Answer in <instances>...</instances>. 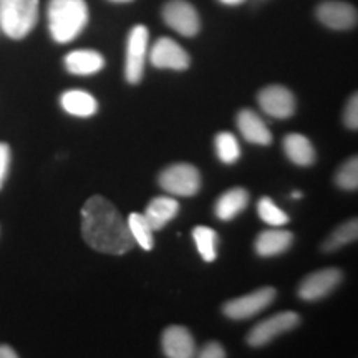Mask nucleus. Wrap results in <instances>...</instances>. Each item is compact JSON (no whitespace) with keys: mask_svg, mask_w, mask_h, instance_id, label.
<instances>
[{"mask_svg":"<svg viewBox=\"0 0 358 358\" xmlns=\"http://www.w3.org/2000/svg\"><path fill=\"white\" fill-rule=\"evenodd\" d=\"M216 153L224 164H234L241 158V146L232 133H219L216 136Z\"/></svg>","mask_w":358,"mask_h":358,"instance_id":"nucleus-24","label":"nucleus"},{"mask_svg":"<svg viewBox=\"0 0 358 358\" xmlns=\"http://www.w3.org/2000/svg\"><path fill=\"white\" fill-rule=\"evenodd\" d=\"M128 221V227L129 232H131V237L134 241V244L140 245L141 249L145 250H151L155 248V236H153V227L150 226L148 219L145 217V214H138L133 213L129 214Z\"/></svg>","mask_w":358,"mask_h":358,"instance_id":"nucleus-21","label":"nucleus"},{"mask_svg":"<svg viewBox=\"0 0 358 358\" xmlns=\"http://www.w3.org/2000/svg\"><path fill=\"white\" fill-rule=\"evenodd\" d=\"M343 122H345V127L348 129H353V131H355V129L358 128V96H357V93L347 103L345 113H343Z\"/></svg>","mask_w":358,"mask_h":358,"instance_id":"nucleus-27","label":"nucleus"},{"mask_svg":"<svg viewBox=\"0 0 358 358\" xmlns=\"http://www.w3.org/2000/svg\"><path fill=\"white\" fill-rule=\"evenodd\" d=\"M249 204V192L244 187H232V189L226 191L216 201V208L214 213L221 221H231L236 216L248 208Z\"/></svg>","mask_w":358,"mask_h":358,"instance_id":"nucleus-19","label":"nucleus"},{"mask_svg":"<svg viewBox=\"0 0 358 358\" xmlns=\"http://www.w3.org/2000/svg\"><path fill=\"white\" fill-rule=\"evenodd\" d=\"M8 168H10V148L7 143L0 141V189L8 176Z\"/></svg>","mask_w":358,"mask_h":358,"instance_id":"nucleus-28","label":"nucleus"},{"mask_svg":"<svg viewBox=\"0 0 358 358\" xmlns=\"http://www.w3.org/2000/svg\"><path fill=\"white\" fill-rule=\"evenodd\" d=\"M38 10V0H0V29L8 38H25L37 25Z\"/></svg>","mask_w":358,"mask_h":358,"instance_id":"nucleus-3","label":"nucleus"},{"mask_svg":"<svg viewBox=\"0 0 358 358\" xmlns=\"http://www.w3.org/2000/svg\"><path fill=\"white\" fill-rule=\"evenodd\" d=\"M151 65L161 70H176L182 71L189 69L191 58L181 45L174 42L173 38L163 37L153 45L150 53Z\"/></svg>","mask_w":358,"mask_h":358,"instance_id":"nucleus-11","label":"nucleus"},{"mask_svg":"<svg viewBox=\"0 0 358 358\" xmlns=\"http://www.w3.org/2000/svg\"><path fill=\"white\" fill-rule=\"evenodd\" d=\"M257 214L264 222L272 227H282L289 222V216L275 206L271 198H262L257 204Z\"/></svg>","mask_w":358,"mask_h":358,"instance_id":"nucleus-25","label":"nucleus"},{"mask_svg":"<svg viewBox=\"0 0 358 358\" xmlns=\"http://www.w3.org/2000/svg\"><path fill=\"white\" fill-rule=\"evenodd\" d=\"M48 30L57 43H70L88 25L85 0H50L47 7Z\"/></svg>","mask_w":358,"mask_h":358,"instance_id":"nucleus-2","label":"nucleus"},{"mask_svg":"<svg viewBox=\"0 0 358 358\" xmlns=\"http://www.w3.org/2000/svg\"><path fill=\"white\" fill-rule=\"evenodd\" d=\"M179 213V203L176 199L169 198V196H158L148 204L145 217L150 222V226L153 227V231L163 229L171 219L176 217Z\"/></svg>","mask_w":358,"mask_h":358,"instance_id":"nucleus-20","label":"nucleus"},{"mask_svg":"<svg viewBox=\"0 0 358 358\" xmlns=\"http://www.w3.org/2000/svg\"><path fill=\"white\" fill-rule=\"evenodd\" d=\"M237 128L245 141L252 145L267 146L272 143V133L264 120L252 110H241L237 113Z\"/></svg>","mask_w":358,"mask_h":358,"instance_id":"nucleus-14","label":"nucleus"},{"mask_svg":"<svg viewBox=\"0 0 358 358\" xmlns=\"http://www.w3.org/2000/svg\"><path fill=\"white\" fill-rule=\"evenodd\" d=\"M17 357H19V353L13 350L10 345H0V358H17Z\"/></svg>","mask_w":358,"mask_h":358,"instance_id":"nucleus-30","label":"nucleus"},{"mask_svg":"<svg viewBox=\"0 0 358 358\" xmlns=\"http://www.w3.org/2000/svg\"><path fill=\"white\" fill-rule=\"evenodd\" d=\"M192 237H194L196 248H198L203 261L213 262L217 257V232L211 227L198 226L192 229Z\"/></svg>","mask_w":358,"mask_h":358,"instance_id":"nucleus-22","label":"nucleus"},{"mask_svg":"<svg viewBox=\"0 0 358 358\" xmlns=\"http://www.w3.org/2000/svg\"><path fill=\"white\" fill-rule=\"evenodd\" d=\"M163 20L169 29L182 37H194L199 34V13L194 6L186 0H169L168 3H164Z\"/></svg>","mask_w":358,"mask_h":358,"instance_id":"nucleus-7","label":"nucleus"},{"mask_svg":"<svg viewBox=\"0 0 358 358\" xmlns=\"http://www.w3.org/2000/svg\"><path fill=\"white\" fill-rule=\"evenodd\" d=\"M317 19L332 30H348L357 25V8L352 3L329 0L317 7Z\"/></svg>","mask_w":358,"mask_h":358,"instance_id":"nucleus-12","label":"nucleus"},{"mask_svg":"<svg viewBox=\"0 0 358 358\" xmlns=\"http://www.w3.org/2000/svg\"><path fill=\"white\" fill-rule=\"evenodd\" d=\"M358 237V221L357 219H350L345 224L337 227L332 234H330L329 239L324 243V250L325 252H332V250H337L343 245L355 243Z\"/></svg>","mask_w":358,"mask_h":358,"instance_id":"nucleus-23","label":"nucleus"},{"mask_svg":"<svg viewBox=\"0 0 358 358\" xmlns=\"http://www.w3.org/2000/svg\"><path fill=\"white\" fill-rule=\"evenodd\" d=\"M301 324V317L292 310L279 312L275 315L268 317V319L259 322L252 330L248 334V343L250 347H264L271 343L272 340L279 337V335L290 332L295 327Z\"/></svg>","mask_w":358,"mask_h":358,"instance_id":"nucleus-5","label":"nucleus"},{"mask_svg":"<svg viewBox=\"0 0 358 358\" xmlns=\"http://www.w3.org/2000/svg\"><path fill=\"white\" fill-rule=\"evenodd\" d=\"M60 105L66 113L78 118H90L98 111L95 96L83 90H69L60 96Z\"/></svg>","mask_w":358,"mask_h":358,"instance_id":"nucleus-17","label":"nucleus"},{"mask_svg":"<svg viewBox=\"0 0 358 358\" xmlns=\"http://www.w3.org/2000/svg\"><path fill=\"white\" fill-rule=\"evenodd\" d=\"M158 182L161 189L169 192V194L189 198V196L198 194L203 179H201V173L196 166L187 163H176L161 171Z\"/></svg>","mask_w":358,"mask_h":358,"instance_id":"nucleus-4","label":"nucleus"},{"mask_svg":"<svg viewBox=\"0 0 358 358\" xmlns=\"http://www.w3.org/2000/svg\"><path fill=\"white\" fill-rule=\"evenodd\" d=\"M257 101L264 113L277 120L290 118L297 106L294 93L282 85H268L262 88L257 95Z\"/></svg>","mask_w":358,"mask_h":358,"instance_id":"nucleus-10","label":"nucleus"},{"mask_svg":"<svg viewBox=\"0 0 358 358\" xmlns=\"http://www.w3.org/2000/svg\"><path fill=\"white\" fill-rule=\"evenodd\" d=\"M335 185L345 191H355L358 187V158L353 156L340 166L335 174Z\"/></svg>","mask_w":358,"mask_h":358,"instance_id":"nucleus-26","label":"nucleus"},{"mask_svg":"<svg viewBox=\"0 0 358 358\" xmlns=\"http://www.w3.org/2000/svg\"><path fill=\"white\" fill-rule=\"evenodd\" d=\"M105 66V58L95 50H73L65 57V69L71 75H95Z\"/></svg>","mask_w":358,"mask_h":358,"instance_id":"nucleus-15","label":"nucleus"},{"mask_svg":"<svg viewBox=\"0 0 358 358\" xmlns=\"http://www.w3.org/2000/svg\"><path fill=\"white\" fill-rule=\"evenodd\" d=\"M148 40L150 34L145 25L133 27L128 35L127 43V62H124V77L131 85L140 83L145 73V62L148 52Z\"/></svg>","mask_w":358,"mask_h":358,"instance_id":"nucleus-6","label":"nucleus"},{"mask_svg":"<svg viewBox=\"0 0 358 358\" xmlns=\"http://www.w3.org/2000/svg\"><path fill=\"white\" fill-rule=\"evenodd\" d=\"M110 2H115V3H128V2H133V0H110Z\"/></svg>","mask_w":358,"mask_h":358,"instance_id":"nucleus-33","label":"nucleus"},{"mask_svg":"<svg viewBox=\"0 0 358 358\" xmlns=\"http://www.w3.org/2000/svg\"><path fill=\"white\" fill-rule=\"evenodd\" d=\"M294 243V234L290 231L268 229L257 236L256 252L261 257H274L285 252Z\"/></svg>","mask_w":358,"mask_h":358,"instance_id":"nucleus-16","label":"nucleus"},{"mask_svg":"<svg viewBox=\"0 0 358 358\" xmlns=\"http://www.w3.org/2000/svg\"><path fill=\"white\" fill-rule=\"evenodd\" d=\"M301 198H302V192H299V191L292 192V199H301Z\"/></svg>","mask_w":358,"mask_h":358,"instance_id":"nucleus-32","label":"nucleus"},{"mask_svg":"<svg viewBox=\"0 0 358 358\" xmlns=\"http://www.w3.org/2000/svg\"><path fill=\"white\" fill-rule=\"evenodd\" d=\"M284 153L297 166H312L315 163V150L310 140L303 134L290 133L284 138Z\"/></svg>","mask_w":358,"mask_h":358,"instance_id":"nucleus-18","label":"nucleus"},{"mask_svg":"<svg viewBox=\"0 0 358 358\" xmlns=\"http://www.w3.org/2000/svg\"><path fill=\"white\" fill-rule=\"evenodd\" d=\"M275 289L262 287L256 292L243 295V297L232 299L226 302L222 307L224 315L232 320H248L250 317H256L259 312L266 310V308L274 302Z\"/></svg>","mask_w":358,"mask_h":358,"instance_id":"nucleus-8","label":"nucleus"},{"mask_svg":"<svg viewBox=\"0 0 358 358\" xmlns=\"http://www.w3.org/2000/svg\"><path fill=\"white\" fill-rule=\"evenodd\" d=\"M163 353L169 358H191L196 355L194 338L182 325H171L163 332L161 338Z\"/></svg>","mask_w":358,"mask_h":358,"instance_id":"nucleus-13","label":"nucleus"},{"mask_svg":"<svg viewBox=\"0 0 358 358\" xmlns=\"http://www.w3.org/2000/svg\"><path fill=\"white\" fill-rule=\"evenodd\" d=\"M82 236L90 248L110 256H123L136 245L127 219L113 203L98 194L82 208Z\"/></svg>","mask_w":358,"mask_h":358,"instance_id":"nucleus-1","label":"nucleus"},{"mask_svg":"<svg viewBox=\"0 0 358 358\" xmlns=\"http://www.w3.org/2000/svg\"><path fill=\"white\" fill-rule=\"evenodd\" d=\"M219 2L224 3V6H241V3H244L245 0H219Z\"/></svg>","mask_w":358,"mask_h":358,"instance_id":"nucleus-31","label":"nucleus"},{"mask_svg":"<svg viewBox=\"0 0 358 358\" xmlns=\"http://www.w3.org/2000/svg\"><path fill=\"white\" fill-rule=\"evenodd\" d=\"M199 357L201 358H224L226 357V352H224L221 343L209 342L208 345H204L203 350L199 352Z\"/></svg>","mask_w":358,"mask_h":358,"instance_id":"nucleus-29","label":"nucleus"},{"mask_svg":"<svg viewBox=\"0 0 358 358\" xmlns=\"http://www.w3.org/2000/svg\"><path fill=\"white\" fill-rule=\"evenodd\" d=\"M342 282V271L335 267L320 268L312 272L299 285V297L306 302H315L327 297L338 287Z\"/></svg>","mask_w":358,"mask_h":358,"instance_id":"nucleus-9","label":"nucleus"}]
</instances>
